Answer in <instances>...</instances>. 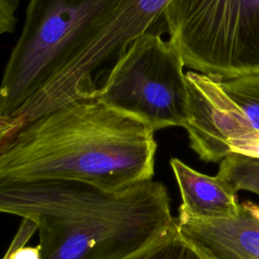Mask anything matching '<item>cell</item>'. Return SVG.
Returning <instances> with one entry per match:
<instances>
[{
  "label": "cell",
  "mask_w": 259,
  "mask_h": 259,
  "mask_svg": "<svg viewBox=\"0 0 259 259\" xmlns=\"http://www.w3.org/2000/svg\"><path fill=\"white\" fill-rule=\"evenodd\" d=\"M155 131L91 95L1 141L0 181L74 180L118 191L153 179Z\"/></svg>",
  "instance_id": "cell-1"
},
{
  "label": "cell",
  "mask_w": 259,
  "mask_h": 259,
  "mask_svg": "<svg viewBox=\"0 0 259 259\" xmlns=\"http://www.w3.org/2000/svg\"><path fill=\"white\" fill-rule=\"evenodd\" d=\"M0 210L32 221L40 259H124L177 227L166 186L118 191L74 180L0 181Z\"/></svg>",
  "instance_id": "cell-2"
},
{
  "label": "cell",
  "mask_w": 259,
  "mask_h": 259,
  "mask_svg": "<svg viewBox=\"0 0 259 259\" xmlns=\"http://www.w3.org/2000/svg\"><path fill=\"white\" fill-rule=\"evenodd\" d=\"M126 0H29L5 66L0 117L12 115L75 59Z\"/></svg>",
  "instance_id": "cell-3"
},
{
  "label": "cell",
  "mask_w": 259,
  "mask_h": 259,
  "mask_svg": "<svg viewBox=\"0 0 259 259\" xmlns=\"http://www.w3.org/2000/svg\"><path fill=\"white\" fill-rule=\"evenodd\" d=\"M163 18L185 67L223 80L259 75V0H171Z\"/></svg>",
  "instance_id": "cell-4"
},
{
  "label": "cell",
  "mask_w": 259,
  "mask_h": 259,
  "mask_svg": "<svg viewBox=\"0 0 259 259\" xmlns=\"http://www.w3.org/2000/svg\"><path fill=\"white\" fill-rule=\"evenodd\" d=\"M184 67L181 53L171 39L148 31L126 46L103 85L92 95L155 132L184 127L188 116Z\"/></svg>",
  "instance_id": "cell-5"
},
{
  "label": "cell",
  "mask_w": 259,
  "mask_h": 259,
  "mask_svg": "<svg viewBox=\"0 0 259 259\" xmlns=\"http://www.w3.org/2000/svg\"><path fill=\"white\" fill-rule=\"evenodd\" d=\"M171 0H126L86 48L48 81L17 111L7 116L13 131L24 123L80 98L91 96L92 74L161 17Z\"/></svg>",
  "instance_id": "cell-6"
},
{
  "label": "cell",
  "mask_w": 259,
  "mask_h": 259,
  "mask_svg": "<svg viewBox=\"0 0 259 259\" xmlns=\"http://www.w3.org/2000/svg\"><path fill=\"white\" fill-rule=\"evenodd\" d=\"M188 116L184 124L189 147L204 162H221L257 130L222 86V78L186 72Z\"/></svg>",
  "instance_id": "cell-7"
},
{
  "label": "cell",
  "mask_w": 259,
  "mask_h": 259,
  "mask_svg": "<svg viewBox=\"0 0 259 259\" xmlns=\"http://www.w3.org/2000/svg\"><path fill=\"white\" fill-rule=\"evenodd\" d=\"M177 229L210 259H259V217L251 201L238 213L221 219H198L179 212Z\"/></svg>",
  "instance_id": "cell-8"
},
{
  "label": "cell",
  "mask_w": 259,
  "mask_h": 259,
  "mask_svg": "<svg viewBox=\"0 0 259 259\" xmlns=\"http://www.w3.org/2000/svg\"><path fill=\"white\" fill-rule=\"evenodd\" d=\"M170 166L178 184L182 203L179 212L198 219H221L238 213L236 193L217 175L200 173L177 158Z\"/></svg>",
  "instance_id": "cell-9"
},
{
  "label": "cell",
  "mask_w": 259,
  "mask_h": 259,
  "mask_svg": "<svg viewBox=\"0 0 259 259\" xmlns=\"http://www.w3.org/2000/svg\"><path fill=\"white\" fill-rule=\"evenodd\" d=\"M124 259H210L185 239L177 227Z\"/></svg>",
  "instance_id": "cell-10"
},
{
  "label": "cell",
  "mask_w": 259,
  "mask_h": 259,
  "mask_svg": "<svg viewBox=\"0 0 259 259\" xmlns=\"http://www.w3.org/2000/svg\"><path fill=\"white\" fill-rule=\"evenodd\" d=\"M235 193L247 190L259 195V159L233 153L220 162L217 174Z\"/></svg>",
  "instance_id": "cell-11"
},
{
  "label": "cell",
  "mask_w": 259,
  "mask_h": 259,
  "mask_svg": "<svg viewBox=\"0 0 259 259\" xmlns=\"http://www.w3.org/2000/svg\"><path fill=\"white\" fill-rule=\"evenodd\" d=\"M222 86L244 111L252 126L259 131V75L222 80Z\"/></svg>",
  "instance_id": "cell-12"
},
{
  "label": "cell",
  "mask_w": 259,
  "mask_h": 259,
  "mask_svg": "<svg viewBox=\"0 0 259 259\" xmlns=\"http://www.w3.org/2000/svg\"><path fill=\"white\" fill-rule=\"evenodd\" d=\"M37 230L36 225L28 220L22 219L19 229L11 242L3 259H40L39 246H26V243Z\"/></svg>",
  "instance_id": "cell-13"
},
{
  "label": "cell",
  "mask_w": 259,
  "mask_h": 259,
  "mask_svg": "<svg viewBox=\"0 0 259 259\" xmlns=\"http://www.w3.org/2000/svg\"><path fill=\"white\" fill-rule=\"evenodd\" d=\"M18 3L19 0H0V33H10L14 30Z\"/></svg>",
  "instance_id": "cell-14"
},
{
  "label": "cell",
  "mask_w": 259,
  "mask_h": 259,
  "mask_svg": "<svg viewBox=\"0 0 259 259\" xmlns=\"http://www.w3.org/2000/svg\"><path fill=\"white\" fill-rule=\"evenodd\" d=\"M233 153L259 159V131H256L250 138L236 145Z\"/></svg>",
  "instance_id": "cell-15"
},
{
  "label": "cell",
  "mask_w": 259,
  "mask_h": 259,
  "mask_svg": "<svg viewBox=\"0 0 259 259\" xmlns=\"http://www.w3.org/2000/svg\"><path fill=\"white\" fill-rule=\"evenodd\" d=\"M251 206H252V208L254 209V211L257 213V215L259 217V204H256V203H254V202L251 201Z\"/></svg>",
  "instance_id": "cell-16"
}]
</instances>
